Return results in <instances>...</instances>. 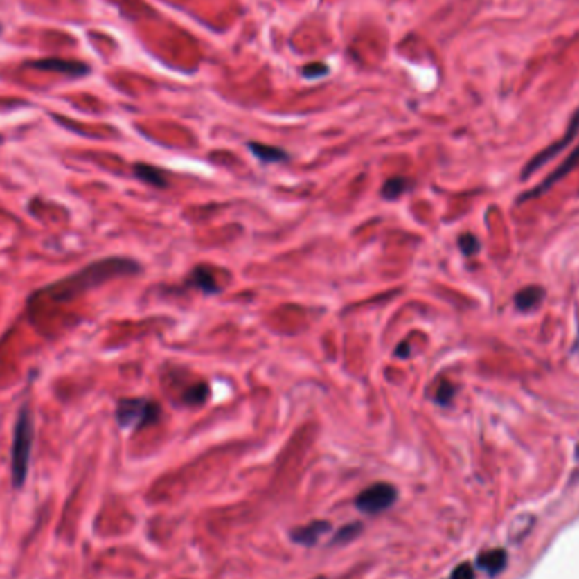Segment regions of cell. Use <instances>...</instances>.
Here are the masks:
<instances>
[{
	"label": "cell",
	"instance_id": "6da1fadb",
	"mask_svg": "<svg viewBox=\"0 0 579 579\" xmlns=\"http://www.w3.org/2000/svg\"><path fill=\"white\" fill-rule=\"evenodd\" d=\"M139 271V265L132 259L105 258L91 262V265L85 266L71 276L63 278V280L43 288L41 295H48L55 302H68V300H73L75 296L87 292V290L100 287L112 278L127 276V274H136Z\"/></svg>",
	"mask_w": 579,
	"mask_h": 579
},
{
	"label": "cell",
	"instance_id": "7a4b0ae2",
	"mask_svg": "<svg viewBox=\"0 0 579 579\" xmlns=\"http://www.w3.org/2000/svg\"><path fill=\"white\" fill-rule=\"evenodd\" d=\"M34 444V420L30 413L28 403L22 405L19 417L14 425V439H12V483L15 488L24 486L26 479L29 474L30 452H33Z\"/></svg>",
	"mask_w": 579,
	"mask_h": 579
},
{
	"label": "cell",
	"instance_id": "3957f363",
	"mask_svg": "<svg viewBox=\"0 0 579 579\" xmlns=\"http://www.w3.org/2000/svg\"><path fill=\"white\" fill-rule=\"evenodd\" d=\"M161 417V407L148 398H122L117 403V424L124 429H143L154 425Z\"/></svg>",
	"mask_w": 579,
	"mask_h": 579
},
{
	"label": "cell",
	"instance_id": "277c9868",
	"mask_svg": "<svg viewBox=\"0 0 579 579\" xmlns=\"http://www.w3.org/2000/svg\"><path fill=\"white\" fill-rule=\"evenodd\" d=\"M396 497H398V491L395 490V486L388 485V483H376L357 495L356 506L363 513L376 515V513L390 508L396 501Z\"/></svg>",
	"mask_w": 579,
	"mask_h": 579
},
{
	"label": "cell",
	"instance_id": "5b68a950",
	"mask_svg": "<svg viewBox=\"0 0 579 579\" xmlns=\"http://www.w3.org/2000/svg\"><path fill=\"white\" fill-rule=\"evenodd\" d=\"M578 131H579V109L576 110V114H574V116L571 117L569 127H567L566 134H564L559 141H555V143H552L551 146H547L546 150H542L540 152H537V154L533 156L531 161H528L527 165H525L524 171H522V178H524V180H525V178L532 177V175L535 173V171L539 170V168H542L544 165H546V163L551 161V159L554 158V156H558L559 152H561L562 150H566L567 144H569L571 141H573L574 137H576Z\"/></svg>",
	"mask_w": 579,
	"mask_h": 579
},
{
	"label": "cell",
	"instance_id": "8992f818",
	"mask_svg": "<svg viewBox=\"0 0 579 579\" xmlns=\"http://www.w3.org/2000/svg\"><path fill=\"white\" fill-rule=\"evenodd\" d=\"M578 165H579V146H578L576 150H574L573 152H571V154L567 156V158L564 159V161L561 163V165H559L558 168H555V170L552 171L551 175H549V177L546 178V180H544L542 183H539V185H537L535 188H532L531 192L522 193L520 200H518V202L531 200V198L540 197V195H542V193H546L549 188H552V186H554L555 183L561 181L562 178L566 177L567 173H571V171H573L574 168H576Z\"/></svg>",
	"mask_w": 579,
	"mask_h": 579
},
{
	"label": "cell",
	"instance_id": "52a82bcc",
	"mask_svg": "<svg viewBox=\"0 0 579 579\" xmlns=\"http://www.w3.org/2000/svg\"><path fill=\"white\" fill-rule=\"evenodd\" d=\"M34 66L39 68V70H51L58 71V73H64L68 76H83L90 71V68L87 66L85 63H78V61H66V60H58V58H49V60H41L34 63Z\"/></svg>",
	"mask_w": 579,
	"mask_h": 579
},
{
	"label": "cell",
	"instance_id": "ba28073f",
	"mask_svg": "<svg viewBox=\"0 0 579 579\" xmlns=\"http://www.w3.org/2000/svg\"><path fill=\"white\" fill-rule=\"evenodd\" d=\"M330 528L329 522H312L305 527L296 528L292 532V539L302 546H314L315 542Z\"/></svg>",
	"mask_w": 579,
	"mask_h": 579
},
{
	"label": "cell",
	"instance_id": "9c48e42d",
	"mask_svg": "<svg viewBox=\"0 0 579 579\" xmlns=\"http://www.w3.org/2000/svg\"><path fill=\"white\" fill-rule=\"evenodd\" d=\"M546 292L542 287H527L522 288L515 295V307L520 312H532L542 303Z\"/></svg>",
	"mask_w": 579,
	"mask_h": 579
},
{
	"label": "cell",
	"instance_id": "30bf717a",
	"mask_svg": "<svg viewBox=\"0 0 579 579\" xmlns=\"http://www.w3.org/2000/svg\"><path fill=\"white\" fill-rule=\"evenodd\" d=\"M249 150L258 159H261L262 163L288 161V152L280 150V148L268 146V144H261V143H249Z\"/></svg>",
	"mask_w": 579,
	"mask_h": 579
},
{
	"label": "cell",
	"instance_id": "8fae6325",
	"mask_svg": "<svg viewBox=\"0 0 579 579\" xmlns=\"http://www.w3.org/2000/svg\"><path fill=\"white\" fill-rule=\"evenodd\" d=\"M188 283L192 287L202 290L204 293H217L219 292V285H217L213 274L208 271L205 266H198L192 271L188 278Z\"/></svg>",
	"mask_w": 579,
	"mask_h": 579
},
{
	"label": "cell",
	"instance_id": "7c38bea8",
	"mask_svg": "<svg viewBox=\"0 0 579 579\" xmlns=\"http://www.w3.org/2000/svg\"><path fill=\"white\" fill-rule=\"evenodd\" d=\"M478 566L481 569H485L486 573H490L491 576L498 574L503 571V567L506 566V554L501 549H495V551L485 552V554L479 555Z\"/></svg>",
	"mask_w": 579,
	"mask_h": 579
},
{
	"label": "cell",
	"instance_id": "4fadbf2b",
	"mask_svg": "<svg viewBox=\"0 0 579 579\" xmlns=\"http://www.w3.org/2000/svg\"><path fill=\"white\" fill-rule=\"evenodd\" d=\"M134 173L141 181L148 183V185L158 186V188H165L166 186L165 173H163L159 168L144 165V163H137L134 166Z\"/></svg>",
	"mask_w": 579,
	"mask_h": 579
},
{
	"label": "cell",
	"instance_id": "5bb4252c",
	"mask_svg": "<svg viewBox=\"0 0 579 579\" xmlns=\"http://www.w3.org/2000/svg\"><path fill=\"white\" fill-rule=\"evenodd\" d=\"M207 398H208V386H207V384H205V383H193L192 386H188L185 391H183L181 402L185 403V405L198 407V405H204V403L207 402Z\"/></svg>",
	"mask_w": 579,
	"mask_h": 579
},
{
	"label": "cell",
	"instance_id": "9a60e30c",
	"mask_svg": "<svg viewBox=\"0 0 579 579\" xmlns=\"http://www.w3.org/2000/svg\"><path fill=\"white\" fill-rule=\"evenodd\" d=\"M407 190H410V181L402 177H395L384 181L383 188H381V195H383V198H386V200H396V198L402 197Z\"/></svg>",
	"mask_w": 579,
	"mask_h": 579
},
{
	"label": "cell",
	"instance_id": "2e32d148",
	"mask_svg": "<svg viewBox=\"0 0 579 579\" xmlns=\"http://www.w3.org/2000/svg\"><path fill=\"white\" fill-rule=\"evenodd\" d=\"M454 393H456V388L452 386L449 381L442 380L439 386H437V391H436V402L442 407L451 405L452 398H454Z\"/></svg>",
	"mask_w": 579,
	"mask_h": 579
},
{
	"label": "cell",
	"instance_id": "e0dca14e",
	"mask_svg": "<svg viewBox=\"0 0 579 579\" xmlns=\"http://www.w3.org/2000/svg\"><path fill=\"white\" fill-rule=\"evenodd\" d=\"M459 247L466 256H472L479 251V241L472 234H463L459 238Z\"/></svg>",
	"mask_w": 579,
	"mask_h": 579
},
{
	"label": "cell",
	"instance_id": "ac0fdd59",
	"mask_svg": "<svg viewBox=\"0 0 579 579\" xmlns=\"http://www.w3.org/2000/svg\"><path fill=\"white\" fill-rule=\"evenodd\" d=\"M327 73H329V68H327L323 63L307 64V66H305V70H303V76L308 80L320 78V76H326Z\"/></svg>",
	"mask_w": 579,
	"mask_h": 579
},
{
	"label": "cell",
	"instance_id": "d6986e66",
	"mask_svg": "<svg viewBox=\"0 0 579 579\" xmlns=\"http://www.w3.org/2000/svg\"><path fill=\"white\" fill-rule=\"evenodd\" d=\"M359 531H361V524H350V525H348V527L341 528L337 535H335L334 540H335V542H348V540L354 539V537L359 533Z\"/></svg>",
	"mask_w": 579,
	"mask_h": 579
},
{
	"label": "cell",
	"instance_id": "ffe728a7",
	"mask_svg": "<svg viewBox=\"0 0 579 579\" xmlns=\"http://www.w3.org/2000/svg\"><path fill=\"white\" fill-rule=\"evenodd\" d=\"M452 579H474V569L471 567V564H461L452 573Z\"/></svg>",
	"mask_w": 579,
	"mask_h": 579
},
{
	"label": "cell",
	"instance_id": "44dd1931",
	"mask_svg": "<svg viewBox=\"0 0 579 579\" xmlns=\"http://www.w3.org/2000/svg\"><path fill=\"white\" fill-rule=\"evenodd\" d=\"M396 356L398 357H402V359H405V357H409V354H410V349H409V346L405 344V342H403L402 346H400L398 349H396Z\"/></svg>",
	"mask_w": 579,
	"mask_h": 579
},
{
	"label": "cell",
	"instance_id": "7402d4cb",
	"mask_svg": "<svg viewBox=\"0 0 579 579\" xmlns=\"http://www.w3.org/2000/svg\"><path fill=\"white\" fill-rule=\"evenodd\" d=\"M576 452H578V457H579V445H578V451Z\"/></svg>",
	"mask_w": 579,
	"mask_h": 579
},
{
	"label": "cell",
	"instance_id": "603a6c76",
	"mask_svg": "<svg viewBox=\"0 0 579 579\" xmlns=\"http://www.w3.org/2000/svg\"><path fill=\"white\" fill-rule=\"evenodd\" d=\"M578 344H579V339H578Z\"/></svg>",
	"mask_w": 579,
	"mask_h": 579
},
{
	"label": "cell",
	"instance_id": "cb8c5ba5",
	"mask_svg": "<svg viewBox=\"0 0 579 579\" xmlns=\"http://www.w3.org/2000/svg\"><path fill=\"white\" fill-rule=\"evenodd\" d=\"M319 579H323V578H319Z\"/></svg>",
	"mask_w": 579,
	"mask_h": 579
}]
</instances>
